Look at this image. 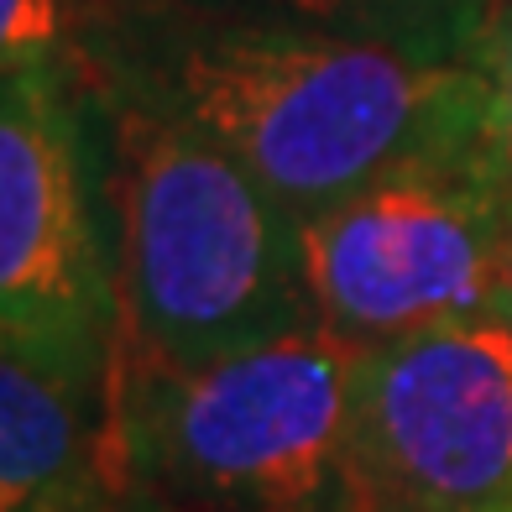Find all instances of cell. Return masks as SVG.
<instances>
[{"label":"cell","mask_w":512,"mask_h":512,"mask_svg":"<svg viewBox=\"0 0 512 512\" xmlns=\"http://www.w3.org/2000/svg\"><path fill=\"white\" fill-rule=\"evenodd\" d=\"M157 95L309 220L424 157L486 152L481 63H424L309 21H220L183 37Z\"/></svg>","instance_id":"obj_1"},{"label":"cell","mask_w":512,"mask_h":512,"mask_svg":"<svg viewBox=\"0 0 512 512\" xmlns=\"http://www.w3.org/2000/svg\"><path fill=\"white\" fill-rule=\"evenodd\" d=\"M115 356L199 366L319 324L298 220L157 89L115 121Z\"/></svg>","instance_id":"obj_2"},{"label":"cell","mask_w":512,"mask_h":512,"mask_svg":"<svg viewBox=\"0 0 512 512\" xmlns=\"http://www.w3.org/2000/svg\"><path fill=\"white\" fill-rule=\"evenodd\" d=\"M361 345L324 324L199 366L115 356L110 497L183 512H340Z\"/></svg>","instance_id":"obj_3"},{"label":"cell","mask_w":512,"mask_h":512,"mask_svg":"<svg viewBox=\"0 0 512 512\" xmlns=\"http://www.w3.org/2000/svg\"><path fill=\"white\" fill-rule=\"evenodd\" d=\"M319 324L356 345L512 319V204L486 152L424 157L298 220Z\"/></svg>","instance_id":"obj_4"},{"label":"cell","mask_w":512,"mask_h":512,"mask_svg":"<svg viewBox=\"0 0 512 512\" xmlns=\"http://www.w3.org/2000/svg\"><path fill=\"white\" fill-rule=\"evenodd\" d=\"M340 512H512V319L361 345Z\"/></svg>","instance_id":"obj_5"},{"label":"cell","mask_w":512,"mask_h":512,"mask_svg":"<svg viewBox=\"0 0 512 512\" xmlns=\"http://www.w3.org/2000/svg\"><path fill=\"white\" fill-rule=\"evenodd\" d=\"M0 330L115 371V241L84 110L53 63L0 74Z\"/></svg>","instance_id":"obj_6"},{"label":"cell","mask_w":512,"mask_h":512,"mask_svg":"<svg viewBox=\"0 0 512 512\" xmlns=\"http://www.w3.org/2000/svg\"><path fill=\"white\" fill-rule=\"evenodd\" d=\"M110 497V371L0 330V512H89Z\"/></svg>","instance_id":"obj_7"},{"label":"cell","mask_w":512,"mask_h":512,"mask_svg":"<svg viewBox=\"0 0 512 512\" xmlns=\"http://www.w3.org/2000/svg\"><path fill=\"white\" fill-rule=\"evenodd\" d=\"M324 32L371 37L424 63H481L502 0H288Z\"/></svg>","instance_id":"obj_8"},{"label":"cell","mask_w":512,"mask_h":512,"mask_svg":"<svg viewBox=\"0 0 512 512\" xmlns=\"http://www.w3.org/2000/svg\"><path fill=\"white\" fill-rule=\"evenodd\" d=\"M481 74H486V157H492L497 183L512 204V0H502L492 42L481 53Z\"/></svg>","instance_id":"obj_9"},{"label":"cell","mask_w":512,"mask_h":512,"mask_svg":"<svg viewBox=\"0 0 512 512\" xmlns=\"http://www.w3.org/2000/svg\"><path fill=\"white\" fill-rule=\"evenodd\" d=\"M68 27L63 0H0V74L53 63Z\"/></svg>","instance_id":"obj_10"},{"label":"cell","mask_w":512,"mask_h":512,"mask_svg":"<svg viewBox=\"0 0 512 512\" xmlns=\"http://www.w3.org/2000/svg\"><path fill=\"white\" fill-rule=\"evenodd\" d=\"M89 512H183L173 502H157V497H115V507H89Z\"/></svg>","instance_id":"obj_11"}]
</instances>
